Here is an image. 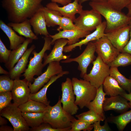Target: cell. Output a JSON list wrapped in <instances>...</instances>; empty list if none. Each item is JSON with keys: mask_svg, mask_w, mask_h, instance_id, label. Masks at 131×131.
<instances>
[{"mask_svg": "<svg viewBox=\"0 0 131 131\" xmlns=\"http://www.w3.org/2000/svg\"><path fill=\"white\" fill-rule=\"evenodd\" d=\"M128 9V12L127 15L131 17V1L126 7Z\"/></svg>", "mask_w": 131, "mask_h": 131, "instance_id": "49", "label": "cell"}, {"mask_svg": "<svg viewBox=\"0 0 131 131\" xmlns=\"http://www.w3.org/2000/svg\"><path fill=\"white\" fill-rule=\"evenodd\" d=\"M47 106L40 102L29 100L18 107L22 112H44Z\"/></svg>", "mask_w": 131, "mask_h": 131, "instance_id": "29", "label": "cell"}, {"mask_svg": "<svg viewBox=\"0 0 131 131\" xmlns=\"http://www.w3.org/2000/svg\"><path fill=\"white\" fill-rule=\"evenodd\" d=\"M0 28L8 38L11 49L13 50L16 49L25 40L22 36L17 35L11 27L1 20L0 21Z\"/></svg>", "mask_w": 131, "mask_h": 131, "instance_id": "26", "label": "cell"}, {"mask_svg": "<svg viewBox=\"0 0 131 131\" xmlns=\"http://www.w3.org/2000/svg\"><path fill=\"white\" fill-rule=\"evenodd\" d=\"M2 116H0V126L5 125L7 123V121L5 118H3Z\"/></svg>", "mask_w": 131, "mask_h": 131, "instance_id": "48", "label": "cell"}, {"mask_svg": "<svg viewBox=\"0 0 131 131\" xmlns=\"http://www.w3.org/2000/svg\"><path fill=\"white\" fill-rule=\"evenodd\" d=\"M96 46L94 42L91 41L87 44L86 48L80 55L74 58H69L61 61L62 63H67L72 62H77L78 64V70L80 71V76L83 78L87 74V68L90 64L96 58L95 55Z\"/></svg>", "mask_w": 131, "mask_h": 131, "instance_id": "9", "label": "cell"}, {"mask_svg": "<svg viewBox=\"0 0 131 131\" xmlns=\"http://www.w3.org/2000/svg\"><path fill=\"white\" fill-rule=\"evenodd\" d=\"M14 84V80L8 75L0 76V93L11 91Z\"/></svg>", "mask_w": 131, "mask_h": 131, "instance_id": "36", "label": "cell"}, {"mask_svg": "<svg viewBox=\"0 0 131 131\" xmlns=\"http://www.w3.org/2000/svg\"><path fill=\"white\" fill-rule=\"evenodd\" d=\"M74 22L75 26L80 30L90 32L95 30L102 22L101 15L92 9L82 10Z\"/></svg>", "mask_w": 131, "mask_h": 131, "instance_id": "7", "label": "cell"}, {"mask_svg": "<svg viewBox=\"0 0 131 131\" xmlns=\"http://www.w3.org/2000/svg\"><path fill=\"white\" fill-rule=\"evenodd\" d=\"M129 101V102L130 108L131 109V93H127L126 92L121 95Z\"/></svg>", "mask_w": 131, "mask_h": 131, "instance_id": "46", "label": "cell"}, {"mask_svg": "<svg viewBox=\"0 0 131 131\" xmlns=\"http://www.w3.org/2000/svg\"><path fill=\"white\" fill-rule=\"evenodd\" d=\"M62 91L60 101L63 109L66 112L73 115H75L79 109L75 103V97L72 80L67 77L66 81L61 84Z\"/></svg>", "mask_w": 131, "mask_h": 131, "instance_id": "11", "label": "cell"}, {"mask_svg": "<svg viewBox=\"0 0 131 131\" xmlns=\"http://www.w3.org/2000/svg\"><path fill=\"white\" fill-rule=\"evenodd\" d=\"M106 119L108 122L115 124L119 131H123L131 122V109L119 115L111 116Z\"/></svg>", "mask_w": 131, "mask_h": 131, "instance_id": "28", "label": "cell"}, {"mask_svg": "<svg viewBox=\"0 0 131 131\" xmlns=\"http://www.w3.org/2000/svg\"><path fill=\"white\" fill-rule=\"evenodd\" d=\"M103 85L105 92L110 96L121 95L126 92L115 79L110 75L106 78Z\"/></svg>", "mask_w": 131, "mask_h": 131, "instance_id": "27", "label": "cell"}, {"mask_svg": "<svg viewBox=\"0 0 131 131\" xmlns=\"http://www.w3.org/2000/svg\"><path fill=\"white\" fill-rule=\"evenodd\" d=\"M128 100L121 95L106 98L103 105L104 111L113 110L120 114L127 111L130 106Z\"/></svg>", "mask_w": 131, "mask_h": 131, "instance_id": "18", "label": "cell"}, {"mask_svg": "<svg viewBox=\"0 0 131 131\" xmlns=\"http://www.w3.org/2000/svg\"><path fill=\"white\" fill-rule=\"evenodd\" d=\"M27 125L31 128L36 127L43 123L44 112H22Z\"/></svg>", "mask_w": 131, "mask_h": 131, "instance_id": "31", "label": "cell"}, {"mask_svg": "<svg viewBox=\"0 0 131 131\" xmlns=\"http://www.w3.org/2000/svg\"><path fill=\"white\" fill-rule=\"evenodd\" d=\"M106 26V21H104L97 27L93 32L87 35L84 39L74 44L65 46L63 52L65 53L69 52L77 47H79L81 50L82 45L87 44L90 42L100 39L105 35V31Z\"/></svg>", "mask_w": 131, "mask_h": 131, "instance_id": "17", "label": "cell"}, {"mask_svg": "<svg viewBox=\"0 0 131 131\" xmlns=\"http://www.w3.org/2000/svg\"><path fill=\"white\" fill-rule=\"evenodd\" d=\"M70 131H90L93 128L92 124L74 118L72 121Z\"/></svg>", "mask_w": 131, "mask_h": 131, "instance_id": "35", "label": "cell"}, {"mask_svg": "<svg viewBox=\"0 0 131 131\" xmlns=\"http://www.w3.org/2000/svg\"><path fill=\"white\" fill-rule=\"evenodd\" d=\"M60 23L57 30L59 31L73 30L78 28L73 23V21L70 18L64 16L60 17Z\"/></svg>", "mask_w": 131, "mask_h": 131, "instance_id": "37", "label": "cell"}, {"mask_svg": "<svg viewBox=\"0 0 131 131\" xmlns=\"http://www.w3.org/2000/svg\"><path fill=\"white\" fill-rule=\"evenodd\" d=\"M42 8L30 18L29 21L37 35L40 34L48 37L50 35L47 28L44 14Z\"/></svg>", "mask_w": 131, "mask_h": 131, "instance_id": "21", "label": "cell"}, {"mask_svg": "<svg viewBox=\"0 0 131 131\" xmlns=\"http://www.w3.org/2000/svg\"><path fill=\"white\" fill-rule=\"evenodd\" d=\"M44 40V43L41 50L38 52L34 50L32 52L33 57H30L27 67L22 75L29 83L33 81L34 76H39L42 73L44 67L42 63L43 59L46 51L51 49V38L49 36L45 37Z\"/></svg>", "mask_w": 131, "mask_h": 131, "instance_id": "4", "label": "cell"}, {"mask_svg": "<svg viewBox=\"0 0 131 131\" xmlns=\"http://www.w3.org/2000/svg\"><path fill=\"white\" fill-rule=\"evenodd\" d=\"M90 33V32L82 31L78 28L67 30L59 31L57 33L53 35H50L49 36L52 40L51 45L54 44L57 40L61 38L66 39L68 40V45L75 44L80 41L81 38L85 37Z\"/></svg>", "mask_w": 131, "mask_h": 131, "instance_id": "19", "label": "cell"}, {"mask_svg": "<svg viewBox=\"0 0 131 131\" xmlns=\"http://www.w3.org/2000/svg\"><path fill=\"white\" fill-rule=\"evenodd\" d=\"M68 42L67 39L63 38L58 39L55 41L50 53L48 55L45 54L43 63L44 67L51 62H59L62 60H65L70 57V55H65L63 53L64 47L67 44Z\"/></svg>", "mask_w": 131, "mask_h": 131, "instance_id": "16", "label": "cell"}, {"mask_svg": "<svg viewBox=\"0 0 131 131\" xmlns=\"http://www.w3.org/2000/svg\"><path fill=\"white\" fill-rule=\"evenodd\" d=\"M130 30L128 24L105 34L113 46L122 52L123 48L129 41Z\"/></svg>", "mask_w": 131, "mask_h": 131, "instance_id": "13", "label": "cell"}, {"mask_svg": "<svg viewBox=\"0 0 131 131\" xmlns=\"http://www.w3.org/2000/svg\"><path fill=\"white\" fill-rule=\"evenodd\" d=\"M0 74L4 75H8L9 72H8L5 70L2 67L0 66Z\"/></svg>", "mask_w": 131, "mask_h": 131, "instance_id": "50", "label": "cell"}, {"mask_svg": "<svg viewBox=\"0 0 131 131\" xmlns=\"http://www.w3.org/2000/svg\"><path fill=\"white\" fill-rule=\"evenodd\" d=\"M46 7L58 12L62 16L70 18L74 22L76 18L75 15L80 14L83 10V7L79 3V0H74L73 2L62 7L59 6L56 3L51 2L48 3Z\"/></svg>", "mask_w": 131, "mask_h": 131, "instance_id": "15", "label": "cell"}, {"mask_svg": "<svg viewBox=\"0 0 131 131\" xmlns=\"http://www.w3.org/2000/svg\"><path fill=\"white\" fill-rule=\"evenodd\" d=\"M71 80L74 93L76 96L75 103L82 109L94 99L97 89L83 79L73 77Z\"/></svg>", "mask_w": 131, "mask_h": 131, "instance_id": "5", "label": "cell"}, {"mask_svg": "<svg viewBox=\"0 0 131 131\" xmlns=\"http://www.w3.org/2000/svg\"><path fill=\"white\" fill-rule=\"evenodd\" d=\"M44 0H2V5L10 22L20 23L30 18L40 9Z\"/></svg>", "mask_w": 131, "mask_h": 131, "instance_id": "1", "label": "cell"}, {"mask_svg": "<svg viewBox=\"0 0 131 131\" xmlns=\"http://www.w3.org/2000/svg\"><path fill=\"white\" fill-rule=\"evenodd\" d=\"M33 40L30 38H26L22 43L11 51L8 61L5 64V67L9 71L14 67L23 55L27 49L28 45L32 42Z\"/></svg>", "mask_w": 131, "mask_h": 131, "instance_id": "23", "label": "cell"}, {"mask_svg": "<svg viewBox=\"0 0 131 131\" xmlns=\"http://www.w3.org/2000/svg\"></svg>", "mask_w": 131, "mask_h": 131, "instance_id": "51", "label": "cell"}, {"mask_svg": "<svg viewBox=\"0 0 131 131\" xmlns=\"http://www.w3.org/2000/svg\"><path fill=\"white\" fill-rule=\"evenodd\" d=\"M89 4L92 9L97 12L106 19V26L105 33L128 25L131 20V17L115 9L107 1H90Z\"/></svg>", "mask_w": 131, "mask_h": 131, "instance_id": "2", "label": "cell"}, {"mask_svg": "<svg viewBox=\"0 0 131 131\" xmlns=\"http://www.w3.org/2000/svg\"><path fill=\"white\" fill-rule=\"evenodd\" d=\"M131 1V0H107V2L113 8L120 11L126 7Z\"/></svg>", "mask_w": 131, "mask_h": 131, "instance_id": "41", "label": "cell"}, {"mask_svg": "<svg viewBox=\"0 0 131 131\" xmlns=\"http://www.w3.org/2000/svg\"><path fill=\"white\" fill-rule=\"evenodd\" d=\"M131 65V54L125 52H120L115 58L108 65L110 67H118Z\"/></svg>", "mask_w": 131, "mask_h": 131, "instance_id": "34", "label": "cell"}, {"mask_svg": "<svg viewBox=\"0 0 131 131\" xmlns=\"http://www.w3.org/2000/svg\"><path fill=\"white\" fill-rule=\"evenodd\" d=\"M48 64L47 69L44 73L37 78H34L32 84L31 82L29 83L31 93L34 94L38 92L53 76L59 74L63 71L59 62L52 61Z\"/></svg>", "mask_w": 131, "mask_h": 131, "instance_id": "10", "label": "cell"}, {"mask_svg": "<svg viewBox=\"0 0 131 131\" xmlns=\"http://www.w3.org/2000/svg\"><path fill=\"white\" fill-rule=\"evenodd\" d=\"M52 2L57 3L62 5H65L72 2V0H51Z\"/></svg>", "mask_w": 131, "mask_h": 131, "instance_id": "44", "label": "cell"}, {"mask_svg": "<svg viewBox=\"0 0 131 131\" xmlns=\"http://www.w3.org/2000/svg\"><path fill=\"white\" fill-rule=\"evenodd\" d=\"M0 126V131H14L13 128H12L10 126L5 125Z\"/></svg>", "mask_w": 131, "mask_h": 131, "instance_id": "45", "label": "cell"}, {"mask_svg": "<svg viewBox=\"0 0 131 131\" xmlns=\"http://www.w3.org/2000/svg\"><path fill=\"white\" fill-rule=\"evenodd\" d=\"M78 119L93 124L96 122L103 121L105 119L101 115L91 109L88 111L76 115Z\"/></svg>", "mask_w": 131, "mask_h": 131, "instance_id": "33", "label": "cell"}, {"mask_svg": "<svg viewBox=\"0 0 131 131\" xmlns=\"http://www.w3.org/2000/svg\"><path fill=\"white\" fill-rule=\"evenodd\" d=\"M13 99L11 91L0 93V112L11 104Z\"/></svg>", "mask_w": 131, "mask_h": 131, "instance_id": "38", "label": "cell"}, {"mask_svg": "<svg viewBox=\"0 0 131 131\" xmlns=\"http://www.w3.org/2000/svg\"><path fill=\"white\" fill-rule=\"evenodd\" d=\"M69 73V72L68 71H63L59 74L53 76L40 90L34 94L30 93L29 100L31 99L39 101L44 104L47 106L49 104L50 102L48 101L46 96L48 88L58 78L64 75L68 74Z\"/></svg>", "mask_w": 131, "mask_h": 131, "instance_id": "22", "label": "cell"}, {"mask_svg": "<svg viewBox=\"0 0 131 131\" xmlns=\"http://www.w3.org/2000/svg\"><path fill=\"white\" fill-rule=\"evenodd\" d=\"M11 50L8 49L0 39V62L5 64L8 62L11 52Z\"/></svg>", "mask_w": 131, "mask_h": 131, "instance_id": "40", "label": "cell"}, {"mask_svg": "<svg viewBox=\"0 0 131 131\" xmlns=\"http://www.w3.org/2000/svg\"><path fill=\"white\" fill-rule=\"evenodd\" d=\"M0 115L7 119L13 126L14 131H27L30 130L18 106L11 103L0 112Z\"/></svg>", "mask_w": 131, "mask_h": 131, "instance_id": "8", "label": "cell"}, {"mask_svg": "<svg viewBox=\"0 0 131 131\" xmlns=\"http://www.w3.org/2000/svg\"><path fill=\"white\" fill-rule=\"evenodd\" d=\"M117 82L120 86L129 93H131V79L126 78L119 71L118 67H110V75Z\"/></svg>", "mask_w": 131, "mask_h": 131, "instance_id": "30", "label": "cell"}, {"mask_svg": "<svg viewBox=\"0 0 131 131\" xmlns=\"http://www.w3.org/2000/svg\"><path fill=\"white\" fill-rule=\"evenodd\" d=\"M96 52L105 63L112 62L120 52L115 47L105 35L95 41Z\"/></svg>", "mask_w": 131, "mask_h": 131, "instance_id": "12", "label": "cell"}, {"mask_svg": "<svg viewBox=\"0 0 131 131\" xmlns=\"http://www.w3.org/2000/svg\"><path fill=\"white\" fill-rule=\"evenodd\" d=\"M7 25L21 36L33 40L38 39L37 35L34 33L31 29L29 19H27L20 23L10 22Z\"/></svg>", "mask_w": 131, "mask_h": 131, "instance_id": "25", "label": "cell"}, {"mask_svg": "<svg viewBox=\"0 0 131 131\" xmlns=\"http://www.w3.org/2000/svg\"><path fill=\"white\" fill-rule=\"evenodd\" d=\"M60 99L59 96L57 102L53 106H47L44 112L43 122L54 128L62 129L71 127L74 117L63 109Z\"/></svg>", "mask_w": 131, "mask_h": 131, "instance_id": "3", "label": "cell"}, {"mask_svg": "<svg viewBox=\"0 0 131 131\" xmlns=\"http://www.w3.org/2000/svg\"><path fill=\"white\" fill-rule=\"evenodd\" d=\"M36 47L34 44L27 49L23 55L16 63L14 67L9 71L8 75L10 78L14 80L19 79L26 69L29 57Z\"/></svg>", "mask_w": 131, "mask_h": 131, "instance_id": "20", "label": "cell"}, {"mask_svg": "<svg viewBox=\"0 0 131 131\" xmlns=\"http://www.w3.org/2000/svg\"><path fill=\"white\" fill-rule=\"evenodd\" d=\"M106 94L104 92L103 85H101L97 89V93L94 99L86 106L89 109L93 110L105 119L106 117L103 109V105Z\"/></svg>", "mask_w": 131, "mask_h": 131, "instance_id": "24", "label": "cell"}, {"mask_svg": "<svg viewBox=\"0 0 131 131\" xmlns=\"http://www.w3.org/2000/svg\"><path fill=\"white\" fill-rule=\"evenodd\" d=\"M71 129V127L62 129L55 128L49 123L43 122L38 126L30 128L29 130L32 131H70Z\"/></svg>", "mask_w": 131, "mask_h": 131, "instance_id": "39", "label": "cell"}, {"mask_svg": "<svg viewBox=\"0 0 131 131\" xmlns=\"http://www.w3.org/2000/svg\"><path fill=\"white\" fill-rule=\"evenodd\" d=\"M129 24L130 27V39L128 43L123 48L122 52L126 53L131 54V20Z\"/></svg>", "mask_w": 131, "mask_h": 131, "instance_id": "43", "label": "cell"}, {"mask_svg": "<svg viewBox=\"0 0 131 131\" xmlns=\"http://www.w3.org/2000/svg\"><path fill=\"white\" fill-rule=\"evenodd\" d=\"M104 124L103 125L100 124V121H97L93 124L94 131H111L108 123L107 119L105 118Z\"/></svg>", "mask_w": 131, "mask_h": 131, "instance_id": "42", "label": "cell"}, {"mask_svg": "<svg viewBox=\"0 0 131 131\" xmlns=\"http://www.w3.org/2000/svg\"><path fill=\"white\" fill-rule=\"evenodd\" d=\"M14 84L11 91L13 103L18 106L26 102L29 99L30 90L29 83L25 79L14 80Z\"/></svg>", "mask_w": 131, "mask_h": 131, "instance_id": "14", "label": "cell"}, {"mask_svg": "<svg viewBox=\"0 0 131 131\" xmlns=\"http://www.w3.org/2000/svg\"><path fill=\"white\" fill-rule=\"evenodd\" d=\"M89 0L95 2H104L107 1V0H79V2L80 4H82L85 2Z\"/></svg>", "mask_w": 131, "mask_h": 131, "instance_id": "47", "label": "cell"}, {"mask_svg": "<svg viewBox=\"0 0 131 131\" xmlns=\"http://www.w3.org/2000/svg\"><path fill=\"white\" fill-rule=\"evenodd\" d=\"M92 63L93 66L90 73L85 74L82 78L98 89L110 75V67L98 56Z\"/></svg>", "mask_w": 131, "mask_h": 131, "instance_id": "6", "label": "cell"}, {"mask_svg": "<svg viewBox=\"0 0 131 131\" xmlns=\"http://www.w3.org/2000/svg\"><path fill=\"white\" fill-rule=\"evenodd\" d=\"M45 16L47 26L48 27L59 26L60 17L62 16L58 12L43 6L41 8Z\"/></svg>", "mask_w": 131, "mask_h": 131, "instance_id": "32", "label": "cell"}]
</instances>
